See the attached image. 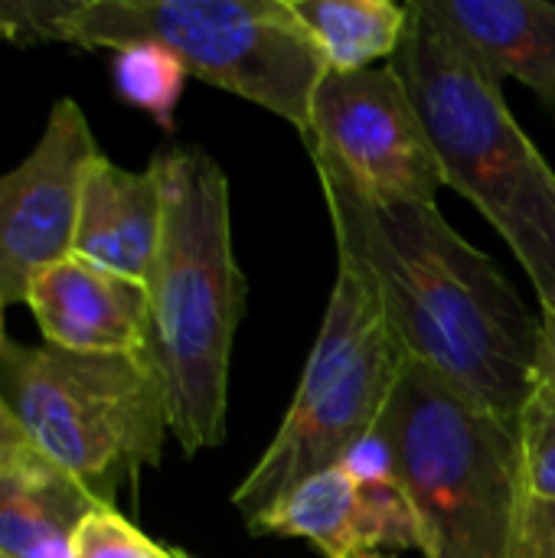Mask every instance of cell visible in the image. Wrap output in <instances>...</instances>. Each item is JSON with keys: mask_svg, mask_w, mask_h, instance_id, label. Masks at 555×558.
<instances>
[{"mask_svg": "<svg viewBox=\"0 0 555 558\" xmlns=\"http://www.w3.org/2000/svg\"><path fill=\"white\" fill-rule=\"evenodd\" d=\"M3 307H7V301H3V291H0V350L7 347V337H3Z\"/></svg>", "mask_w": 555, "mask_h": 558, "instance_id": "22", "label": "cell"}, {"mask_svg": "<svg viewBox=\"0 0 555 558\" xmlns=\"http://www.w3.org/2000/svg\"><path fill=\"white\" fill-rule=\"evenodd\" d=\"M494 78H517L555 108V3L546 0H412Z\"/></svg>", "mask_w": 555, "mask_h": 558, "instance_id": "12", "label": "cell"}, {"mask_svg": "<svg viewBox=\"0 0 555 558\" xmlns=\"http://www.w3.org/2000/svg\"><path fill=\"white\" fill-rule=\"evenodd\" d=\"M399 363L402 356L370 288L353 268L337 265L334 294L285 422L232 494V507L245 523L301 481L340 468L373 435Z\"/></svg>", "mask_w": 555, "mask_h": 558, "instance_id": "7", "label": "cell"}, {"mask_svg": "<svg viewBox=\"0 0 555 558\" xmlns=\"http://www.w3.org/2000/svg\"><path fill=\"white\" fill-rule=\"evenodd\" d=\"M252 536H281V539H307L327 558L363 549V497L360 484L347 468L321 471L298 487H291L281 500H275L265 513L249 520Z\"/></svg>", "mask_w": 555, "mask_h": 558, "instance_id": "14", "label": "cell"}, {"mask_svg": "<svg viewBox=\"0 0 555 558\" xmlns=\"http://www.w3.org/2000/svg\"><path fill=\"white\" fill-rule=\"evenodd\" d=\"M124 49L154 43L190 78L232 92L311 131V101L327 75L324 52L288 0H26V43Z\"/></svg>", "mask_w": 555, "mask_h": 558, "instance_id": "4", "label": "cell"}, {"mask_svg": "<svg viewBox=\"0 0 555 558\" xmlns=\"http://www.w3.org/2000/svg\"><path fill=\"white\" fill-rule=\"evenodd\" d=\"M334 558H386V556H379V553H343V556H334Z\"/></svg>", "mask_w": 555, "mask_h": 558, "instance_id": "23", "label": "cell"}, {"mask_svg": "<svg viewBox=\"0 0 555 558\" xmlns=\"http://www.w3.org/2000/svg\"><path fill=\"white\" fill-rule=\"evenodd\" d=\"M376 432L425 530V558H520L527 494L517 425L402 360Z\"/></svg>", "mask_w": 555, "mask_h": 558, "instance_id": "5", "label": "cell"}, {"mask_svg": "<svg viewBox=\"0 0 555 558\" xmlns=\"http://www.w3.org/2000/svg\"><path fill=\"white\" fill-rule=\"evenodd\" d=\"M527 510L555 507V383L533 376L517 418Z\"/></svg>", "mask_w": 555, "mask_h": 558, "instance_id": "17", "label": "cell"}, {"mask_svg": "<svg viewBox=\"0 0 555 558\" xmlns=\"http://www.w3.org/2000/svg\"><path fill=\"white\" fill-rule=\"evenodd\" d=\"M307 36L324 52L327 72L376 69L399 52L409 3L393 0H288Z\"/></svg>", "mask_w": 555, "mask_h": 558, "instance_id": "15", "label": "cell"}, {"mask_svg": "<svg viewBox=\"0 0 555 558\" xmlns=\"http://www.w3.org/2000/svg\"><path fill=\"white\" fill-rule=\"evenodd\" d=\"M0 558H7V556H0Z\"/></svg>", "mask_w": 555, "mask_h": 558, "instance_id": "24", "label": "cell"}, {"mask_svg": "<svg viewBox=\"0 0 555 558\" xmlns=\"http://www.w3.org/2000/svg\"><path fill=\"white\" fill-rule=\"evenodd\" d=\"M307 154L337 258L370 288L399 356L517 425L533 383L540 320L507 275L455 232L438 203L376 199L324 154Z\"/></svg>", "mask_w": 555, "mask_h": 558, "instance_id": "1", "label": "cell"}, {"mask_svg": "<svg viewBox=\"0 0 555 558\" xmlns=\"http://www.w3.org/2000/svg\"><path fill=\"white\" fill-rule=\"evenodd\" d=\"M160 229L164 190L157 167L147 163V170H124L101 154L82 186L72 255L147 288L160 248Z\"/></svg>", "mask_w": 555, "mask_h": 558, "instance_id": "11", "label": "cell"}, {"mask_svg": "<svg viewBox=\"0 0 555 558\" xmlns=\"http://www.w3.org/2000/svg\"><path fill=\"white\" fill-rule=\"evenodd\" d=\"M409 88L445 186L474 203L555 314V170L507 108L504 82L409 3L389 62Z\"/></svg>", "mask_w": 555, "mask_h": 558, "instance_id": "3", "label": "cell"}, {"mask_svg": "<svg viewBox=\"0 0 555 558\" xmlns=\"http://www.w3.org/2000/svg\"><path fill=\"white\" fill-rule=\"evenodd\" d=\"M101 157L75 98L49 108L36 147L0 173V291L26 304L33 281L72 255L82 186Z\"/></svg>", "mask_w": 555, "mask_h": 558, "instance_id": "9", "label": "cell"}, {"mask_svg": "<svg viewBox=\"0 0 555 558\" xmlns=\"http://www.w3.org/2000/svg\"><path fill=\"white\" fill-rule=\"evenodd\" d=\"M23 448H26V438H23V432H20V425H16V418H13V412L7 409V402H3V396H0V471H3Z\"/></svg>", "mask_w": 555, "mask_h": 558, "instance_id": "21", "label": "cell"}, {"mask_svg": "<svg viewBox=\"0 0 555 558\" xmlns=\"http://www.w3.org/2000/svg\"><path fill=\"white\" fill-rule=\"evenodd\" d=\"M164 190V229L147 281V356L167 399L170 435L186 458L226 441L229 363L245 311V275L232 252L229 180L196 144L150 160Z\"/></svg>", "mask_w": 555, "mask_h": 558, "instance_id": "2", "label": "cell"}, {"mask_svg": "<svg viewBox=\"0 0 555 558\" xmlns=\"http://www.w3.org/2000/svg\"><path fill=\"white\" fill-rule=\"evenodd\" d=\"M72 553L75 558H173L170 546L144 536L114 507H98L82 520Z\"/></svg>", "mask_w": 555, "mask_h": 558, "instance_id": "18", "label": "cell"}, {"mask_svg": "<svg viewBox=\"0 0 555 558\" xmlns=\"http://www.w3.org/2000/svg\"><path fill=\"white\" fill-rule=\"evenodd\" d=\"M101 504L29 445L0 471V556L75 558L82 520Z\"/></svg>", "mask_w": 555, "mask_h": 558, "instance_id": "13", "label": "cell"}, {"mask_svg": "<svg viewBox=\"0 0 555 558\" xmlns=\"http://www.w3.org/2000/svg\"><path fill=\"white\" fill-rule=\"evenodd\" d=\"M26 307L49 347L69 353H147V288L75 255L33 281Z\"/></svg>", "mask_w": 555, "mask_h": 558, "instance_id": "10", "label": "cell"}, {"mask_svg": "<svg viewBox=\"0 0 555 558\" xmlns=\"http://www.w3.org/2000/svg\"><path fill=\"white\" fill-rule=\"evenodd\" d=\"M186 78V65L154 43H134L111 56V85L118 98L150 114L164 131H173V114Z\"/></svg>", "mask_w": 555, "mask_h": 558, "instance_id": "16", "label": "cell"}, {"mask_svg": "<svg viewBox=\"0 0 555 558\" xmlns=\"http://www.w3.org/2000/svg\"><path fill=\"white\" fill-rule=\"evenodd\" d=\"M520 558H555V507L527 510Z\"/></svg>", "mask_w": 555, "mask_h": 558, "instance_id": "19", "label": "cell"}, {"mask_svg": "<svg viewBox=\"0 0 555 558\" xmlns=\"http://www.w3.org/2000/svg\"><path fill=\"white\" fill-rule=\"evenodd\" d=\"M3 402L26 445L79 481L101 507L164 458L170 432L164 386L147 353L0 350Z\"/></svg>", "mask_w": 555, "mask_h": 558, "instance_id": "6", "label": "cell"}, {"mask_svg": "<svg viewBox=\"0 0 555 558\" xmlns=\"http://www.w3.org/2000/svg\"><path fill=\"white\" fill-rule=\"evenodd\" d=\"M304 144L376 199L435 203L445 186L409 88L389 62L327 72L311 101Z\"/></svg>", "mask_w": 555, "mask_h": 558, "instance_id": "8", "label": "cell"}, {"mask_svg": "<svg viewBox=\"0 0 555 558\" xmlns=\"http://www.w3.org/2000/svg\"><path fill=\"white\" fill-rule=\"evenodd\" d=\"M533 376L555 383V314H543L540 317V343H536Z\"/></svg>", "mask_w": 555, "mask_h": 558, "instance_id": "20", "label": "cell"}]
</instances>
